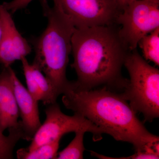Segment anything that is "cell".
<instances>
[{"label":"cell","instance_id":"cell-1","mask_svg":"<svg viewBox=\"0 0 159 159\" xmlns=\"http://www.w3.org/2000/svg\"><path fill=\"white\" fill-rule=\"evenodd\" d=\"M118 25L75 29L71 39L77 79L74 87L90 90L105 87L121 93L129 80L122 77V67L129 50L119 34Z\"/></svg>","mask_w":159,"mask_h":159},{"label":"cell","instance_id":"cell-2","mask_svg":"<svg viewBox=\"0 0 159 159\" xmlns=\"http://www.w3.org/2000/svg\"><path fill=\"white\" fill-rule=\"evenodd\" d=\"M62 95L66 108L85 117L116 141L130 143L135 151L151 153L159 143V137L147 130L119 93L105 87L79 90L70 81Z\"/></svg>","mask_w":159,"mask_h":159},{"label":"cell","instance_id":"cell-3","mask_svg":"<svg viewBox=\"0 0 159 159\" xmlns=\"http://www.w3.org/2000/svg\"><path fill=\"white\" fill-rule=\"evenodd\" d=\"M42 5L48 25L35 43L32 64L44 74L57 98L70 84L66 72L75 28L55 6L51 8L46 0H42Z\"/></svg>","mask_w":159,"mask_h":159},{"label":"cell","instance_id":"cell-4","mask_svg":"<svg viewBox=\"0 0 159 159\" xmlns=\"http://www.w3.org/2000/svg\"><path fill=\"white\" fill-rule=\"evenodd\" d=\"M130 79L119 93L136 113L152 122L159 116V70L147 63L137 49L128 52L124 61Z\"/></svg>","mask_w":159,"mask_h":159},{"label":"cell","instance_id":"cell-5","mask_svg":"<svg viewBox=\"0 0 159 159\" xmlns=\"http://www.w3.org/2000/svg\"><path fill=\"white\" fill-rule=\"evenodd\" d=\"M119 34L129 51L137 48L142 37L159 28V0H134L117 19Z\"/></svg>","mask_w":159,"mask_h":159},{"label":"cell","instance_id":"cell-6","mask_svg":"<svg viewBox=\"0 0 159 159\" xmlns=\"http://www.w3.org/2000/svg\"><path fill=\"white\" fill-rule=\"evenodd\" d=\"M46 118L44 122L38 129L31 144L27 147L32 149L41 145L57 140H61L64 135L78 130L85 131L93 134L94 141H100L105 132L79 114L69 116L61 110L56 102L48 105L45 110Z\"/></svg>","mask_w":159,"mask_h":159},{"label":"cell","instance_id":"cell-7","mask_svg":"<svg viewBox=\"0 0 159 159\" xmlns=\"http://www.w3.org/2000/svg\"><path fill=\"white\" fill-rule=\"evenodd\" d=\"M53 1L75 29L118 25L117 19L122 10L116 0Z\"/></svg>","mask_w":159,"mask_h":159},{"label":"cell","instance_id":"cell-8","mask_svg":"<svg viewBox=\"0 0 159 159\" xmlns=\"http://www.w3.org/2000/svg\"><path fill=\"white\" fill-rule=\"evenodd\" d=\"M0 19L2 32L0 39V62L4 68L11 66L16 61L27 57L31 47L15 25L10 12L0 5Z\"/></svg>","mask_w":159,"mask_h":159},{"label":"cell","instance_id":"cell-9","mask_svg":"<svg viewBox=\"0 0 159 159\" xmlns=\"http://www.w3.org/2000/svg\"><path fill=\"white\" fill-rule=\"evenodd\" d=\"M9 70L19 116L21 119L20 122L22 129L23 139L31 141L42 124L40 120L38 102L23 85L11 66L9 67Z\"/></svg>","mask_w":159,"mask_h":159},{"label":"cell","instance_id":"cell-10","mask_svg":"<svg viewBox=\"0 0 159 159\" xmlns=\"http://www.w3.org/2000/svg\"><path fill=\"white\" fill-rule=\"evenodd\" d=\"M19 116L9 67L4 68L0 74V131L3 133L7 129L17 127Z\"/></svg>","mask_w":159,"mask_h":159},{"label":"cell","instance_id":"cell-11","mask_svg":"<svg viewBox=\"0 0 159 159\" xmlns=\"http://www.w3.org/2000/svg\"><path fill=\"white\" fill-rule=\"evenodd\" d=\"M20 61L27 89L33 98L47 105L56 102L57 98L43 72L33 64L29 63L26 57Z\"/></svg>","mask_w":159,"mask_h":159},{"label":"cell","instance_id":"cell-12","mask_svg":"<svg viewBox=\"0 0 159 159\" xmlns=\"http://www.w3.org/2000/svg\"><path fill=\"white\" fill-rule=\"evenodd\" d=\"M60 140H57L32 149L21 148L16 152L18 159H56Z\"/></svg>","mask_w":159,"mask_h":159},{"label":"cell","instance_id":"cell-13","mask_svg":"<svg viewBox=\"0 0 159 159\" xmlns=\"http://www.w3.org/2000/svg\"><path fill=\"white\" fill-rule=\"evenodd\" d=\"M145 60L159 65V28L142 38L138 43Z\"/></svg>","mask_w":159,"mask_h":159},{"label":"cell","instance_id":"cell-14","mask_svg":"<svg viewBox=\"0 0 159 159\" xmlns=\"http://www.w3.org/2000/svg\"><path fill=\"white\" fill-rule=\"evenodd\" d=\"M9 129V134L5 136L0 131V159L13 158L15 146L19 140L23 139V132L21 125Z\"/></svg>","mask_w":159,"mask_h":159},{"label":"cell","instance_id":"cell-15","mask_svg":"<svg viewBox=\"0 0 159 159\" xmlns=\"http://www.w3.org/2000/svg\"><path fill=\"white\" fill-rule=\"evenodd\" d=\"M86 132L78 130L76 132L74 139L65 148L57 153V159H82L85 150L84 145V137Z\"/></svg>","mask_w":159,"mask_h":159},{"label":"cell","instance_id":"cell-16","mask_svg":"<svg viewBox=\"0 0 159 159\" xmlns=\"http://www.w3.org/2000/svg\"><path fill=\"white\" fill-rule=\"evenodd\" d=\"M91 155L101 159H159V156L149 152H145L135 151L134 154L132 155L127 157H111L105 156L103 155L97 153L93 151H91Z\"/></svg>","mask_w":159,"mask_h":159},{"label":"cell","instance_id":"cell-17","mask_svg":"<svg viewBox=\"0 0 159 159\" xmlns=\"http://www.w3.org/2000/svg\"><path fill=\"white\" fill-rule=\"evenodd\" d=\"M34 0H12L4 2L2 5L10 12H15L17 10L25 8Z\"/></svg>","mask_w":159,"mask_h":159},{"label":"cell","instance_id":"cell-18","mask_svg":"<svg viewBox=\"0 0 159 159\" xmlns=\"http://www.w3.org/2000/svg\"><path fill=\"white\" fill-rule=\"evenodd\" d=\"M116 1L122 9L126 5H128L129 3L134 0H116Z\"/></svg>","mask_w":159,"mask_h":159},{"label":"cell","instance_id":"cell-19","mask_svg":"<svg viewBox=\"0 0 159 159\" xmlns=\"http://www.w3.org/2000/svg\"><path fill=\"white\" fill-rule=\"evenodd\" d=\"M2 32V23H1V19H0V39H1V34Z\"/></svg>","mask_w":159,"mask_h":159}]
</instances>
